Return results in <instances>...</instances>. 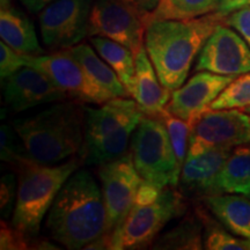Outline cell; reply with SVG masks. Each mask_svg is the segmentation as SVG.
Listing matches in <instances>:
<instances>
[{
  "instance_id": "cell-1",
  "label": "cell",
  "mask_w": 250,
  "mask_h": 250,
  "mask_svg": "<svg viewBox=\"0 0 250 250\" xmlns=\"http://www.w3.org/2000/svg\"><path fill=\"white\" fill-rule=\"evenodd\" d=\"M221 23H227V17L213 12L190 20L154 21L146 27L145 49L166 88L183 85L197 55Z\"/></svg>"
},
{
  "instance_id": "cell-2",
  "label": "cell",
  "mask_w": 250,
  "mask_h": 250,
  "mask_svg": "<svg viewBox=\"0 0 250 250\" xmlns=\"http://www.w3.org/2000/svg\"><path fill=\"white\" fill-rule=\"evenodd\" d=\"M46 229L67 249H85L107 233V212L102 191L92 174L74 171L49 210Z\"/></svg>"
},
{
  "instance_id": "cell-3",
  "label": "cell",
  "mask_w": 250,
  "mask_h": 250,
  "mask_svg": "<svg viewBox=\"0 0 250 250\" xmlns=\"http://www.w3.org/2000/svg\"><path fill=\"white\" fill-rule=\"evenodd\" d=\"M85 107L62 102L34 116L14 121L13 129L31 161L56 165L80 152Z\"/></svg>"
},
{
  "instance_id": "cell-4",
  "label": "cell",
  "mask_w": 250,
  "mask_h": 250,
  "mask_svg": "<svg viewBox=\"0 0 250 250\" xmlns=\"http://www.w3.org/2000/svg\"><path fill=\"white\" fill-rule=\"evenodd\" d=\"M144 112L136 100L115 98L99 108L85 107L81 158L86 165H103L124 155Z\"/></svg>"
},
{
  "instance_id": "cell-5",
  "label": "cell",
  "mask_w": 250,
  "mask_h": 250,
  "mask_svg": "<svg viewBox=\"0 0 250 250\" xmlns=\"http://www.w3.org/2000/svg\"><path fill=\"white\" fill-rule=\"evenodd\" d=\"M17 168L18 193L12 225L33 239L62 186L77 171L78 162L71 159L62 165H42L27 160Z\"/></svg>"
},
{
  "instance_id": "cell-6",
  "label": "cell",
  "mask_w": 250,
  "mask_h": 250,
  "mask_svg": "<svg viewBox=\"0 0 250 250\" xmlns=\"http://www.w3.org/2000/svg\"><path fill=\"white\" fill-rule=\"evenodd\" d=\"M131 154L144 180L165 188L179 184L181 168L164 120L144 115L131 139Z\"/></svg>"
},
{
  "instance_id": "cell-7",
  "label": "cell",
  "mask_w": 250,
  "mask_h": 250,
  "mask_svg": "<svg viewBox=\"0 0 250 250\" xmlns=\"http://www.w3.org/2000/svg\"><path fill=\"white\" fill-rule=\"evenodd\" d=\"M186 212L181 191L171 186L165 187L161 196L153 204L133 205L120 226L110 233L111 249H145L153 245L162 228L171 219Z\"/></svg>"
},
{
  "instance_id": "cell-8",
  "label": "cell",
  "mask_w": 250,
  "mask_h": 250,
  "mask_svg": "<svg viewBox=\"0 0 250 250\" xmlns=\"http://www.w3.org/2000/svg\"><path fill=\"white\" fill-rule=\"evenodd\" d=\"M250 143V116L239 109H211L193 122L188 155Z\"/></svg>"
},
{
  "instance_id": "cell-9",
  "label": "cell",
  "mask_w": 250,
  "mask_h": 250,
  "mask_svg": "<svg viewBox=\"0 0 250 250\" xmlns=\"http://www.w3.org/2000/svg\"><path fill=\"white\" fill-rule=\"evenodd\" d=\"M26 66L44 72L59 88L77 101L100 105L112 99L110 94L94 83L70 49L45 56L27 55Z\"/></svg>"
},
{
  "instance_id": "cell-10",
  "label": "cell",
  "mask_w": 250,
  "mask_h": 250,
  "mask_svg": "<svg viewBox=\"0 0 250 250\" xmlns=\"http://www.w3.org/2000/svg\"><path fill=\"white\" fill-rule=\"evenodd\" d=\"M143 15L122 0H95L88 22V36L112 40L136 56L145 46Z\"/></svg>"
},
{
  "instance_id": "cell-11",
  "label": "cell",
  "mask_w": 250,
  "mask_h": 250,
  "mask_svg": "<svg viewBox=\"0 0 250 250\" xmlns=\"http://www.w3.org/2000/svg\"><path fill=\"white\" fill-rule=\"evenodd\" d=\"M92 0H54L39 14L41 35L52 50L79 44L88 35Z\"/></svg>"
},
{
  "instance_id": "cell-12",
  "label": "cell",
  "mask_w": 250,
  "mask_h": 250,
  "mask_svg": "<svg viewBox=\"0 0 250 250\" xmlns=\"http://www.w3.org/2000/svg\"><path fill=\"white\" fill-rule=\"evenodd\" d=\"M99 179L107 212V233H111L132 208L143 177L130 153L100 165Z\"/></svg>"
},
{
  "instance_id": "cell-13",
  "label": "cell",
  "mask_w": 250,
  "mask_h": 250,
  "mask_svg": "<svg viewBox=\"0 0 250 250\" xmlns=\"http://www.w3.org/2000/svg\"><path fill=\"white\" fill-rule=\"evenodd\" d=\"M221 23L199 52L195 70L220 76H241L250 72V48L239 33Z\"/></svg>"
},
{
  "instance_id": "cell-14",
  "label": "cell",
  "mask_w": 250,
  "mask_h": 250,
  "mask_svg": "<svg viewBox=\"0 0 250 250\" xmlns=\"http://www.w3.org/2000/svg\"><path fill=\"white\" fill-rule=\"evenodd\" d=\"M235 78L208 71L197 72L180 88L173 90L166 110L193 124Z\"/></svg>"
},
{
  "instance_id": "cell-15",
  "label": "cell",
  "mask_w": 250,
  "mask_h": 250,
  "mask_svg": "<svg viewBox=\"0 0 250 250\" xmlns=\"http://www.w3.org/2000/svg\"><path fill=\"white\" fill-rule=\"evenodd\" d=\"M2 88L6 103L15 112L64 101L68 96L44 72L31 66H23L2 80Z\"/></svg>"
},
{
  "instance_id": "cell-16",
  "label": "cell",
  "mask_w": 250,
  "mask_h": 250,
  "mask_svg": "<svg viewBox=\"0 0 250 250\" xmlns=\"http://www.w3.org/2000/svg\"><path fill=\"white\" fill-rule=\"evenodd\" d=\"M232 148H211L188 155L180 175V189L188 195H215L217 180Z\"/></svg>"
},
{
  "instance_id": "cell-17",
  "label": "cell",
  "mask_w": 250,
  "mask_h": 250,
  "mask_svg": "<svg viewBox=\"0 0 250 250\" xmlns=\"http://www.w3.org/2000/svg\"><path fill=\"white\" fill-rule=\"evenodd\" d=\"M171 90L162 85L145 46L136 55L133 99L144 115L160 116L170 100Z\"/></svg>"
},
{
  "instance_id": "cell-18",
  "label": "cell",
  "mask_w": 250,
  "mask_h": 250,
  "mask_svg": "<svg viewBox=\"0 0 250 250\" xmlns=\"http://www.w3.org/2000/svg\"><path fill=\"white\" fill-rule=\"evenodd\" d=\"M203 199L206 208L227 229L250 240V198L239 193H215Z\"/></svg>"
},
{
  "instance_id": "cell-19",
  "label": "cell",
  "mask_w": 250,
  "mask_h": 250,
  "mask_svg": "<svg viewBox=\"0 0 250 250\" xmlns=\"http://www.w3.org/2000/svg\"><path fill=\"white\" fill-rule=\"evenodd\" d=\"M0 37L2 42L20 54L28 56L43 54L29 18L11 6L0 11Z\"/></svg>"
},
{
  "instance_id": "cell-20",
  "label": "cell",
  "mask_w": 250,
  "mask_h": 250,
  "mask_svg": "<svg viewBox=\"0 0 250 250\" xmlns=\"http://www.w3.org/2000/svg\"><path fill=\"white\" fill-rule=\"evenodd\" d=\"M78 62L83 65L87 74L103 90L115 98H131L120 78L112 68L96 54V50L88 44H77L70 48Z\"/></svg>"
},
{
  "instance_id": "cell-21",
  "label": "cell",
  "mask_w": 250,
  "mask_h": 250,
  "mask_svg": "<svg viewBox=\"0 0 250 250\" xmlns=\"http://www.w3.org/2000/svg\"><path fill=\"white\" fill-rule=\"evenodd\" d=\"M90 43L103 61L116 72L125 88L134 95V77H136V56L129 48L121 43L105 39V37L92 36Z\"/></svg>"
},
{
  "instance_id": "cell-22",
  "label": "cell",
  "mask_w": 250,
  "mask_h": 250,
  "mask_svg": "<svg viewBox=\"0 0 250 250\" xmlns=\"http://www.w3.org/2000/svg\"><path fill=\"white\" fill-rule=\"evenodd\" d=\"M218 193L250 196V147L240 145L230 152L217 180Z\"/></svg>"
},
{
  "instance_id": "cell-23",
  "label": "cell",
  "mask_w": 250,
  "mask_h": 250,
  "mask_svg": "<svg viewBox=\"0 0 250 250\" xmlns=\"http://www.w3.org/2000/svg\"><path fill=\"white\" fill-rule=\"evenodd\" d=\"M219 0H159L151 13L144 17L147 27L154 21L190 20L218 11Z\"/></svg>"
},
{
  "instance_id": "cell-24",
  "label": "cell",
  "mask_w": 250,
  "mask_h": 250,
  "mask_svg": "<svg viewBox=\"0 0 250 250\" xmlns=\"http://www.w3.org/2000/svg\"><path fill=\"white\" fill-rule=\"evenodd\" d=\"M154 249H183L196 250L202 249L201 224L195 218H187L159 237L153 243Z\"/></svg>"
},
{
  "instance_id": "cell-25",
  "label": "cell",
  "mask_w": 250,
  "mask_h": 250,
  "mask_svg": "<svg viewBox=\"0 0 250 250\" xmlns=\"http://www.w3.org/2000/svg\"><path fill=\"white\" fill-rule=\"evenodd\" d=\"M198 219L205 225L204 248L208 250H250V240L233 236L220 227L204 212L197 210Z\"/></svg>"
},
{
  "instance_id": "cell-26",
  "label": "cell",
  "mask_w": 250,
  "mask_h": 250,
  "mask_svg": "<svg viewBox=\"0 0 250 250\" xmlns=\"http://www.w3.org/2000/svg\"><path fill=\"white\" fill-rule=\"evenodd\" d=\"M250 107V72L237 76L219 94L211 109H245Z\"/></svg>"
},
{
  "instance_id": "cell-27",
  "label": "cell",
  "mask_w": 250,
  "mask_h": 250,
  "mask_svg": "<svg viewBox=\"0 0 250 250\" xmlns=\"http://www.w3.org/2000/svg\"><path fill=\"white\" fill-rule=\"evenodd\" d=\"M160 117L164 120L166 126H167L177 164H179V167L182 170V167L188 156V151H189V140L192 123L174 116L166 109L160 115Z\"/></svg>"
},
{
  "instance_id": "cell-28",
  "label": "cell",
  "mask_w": 250,
  "mask_h": 250,
  "mask_svg": "<svg viewBox=\"0 0 250 250\" xmlns=\"http://www.w3.org/2000/svg\"><path fill=\"white\" fill-rule=\"evenodd\" d=\"M14 129H11L8 125L2 124L0 130V156L1 160L13 164L14 166L21 165L22 162L30 160L27 156L19 136L14 134Z\"/></svg>"
},
{
  "instance_id": "cell-29",
  "label": "cell",
  "mask_w": 250,
  "mask_h": 250,
  "mask_svg": "<svg viewBox=\"0 0 250 250\" xmlns=\"http://www.w3.org/2000/svg\"><path fill=\"white\" fill-rule=\"evenodd\" d=\"M17 180L13 174H5L0 182V213L2 219H8L13 213L17 202Z\"/></svg>"
},
{
  "instance_id": "cell-30",
  "label": "cell",
  "mask_w": 250,
  "mask_h": 250,
  "mask_svg": "<svg viewBox=\"0 0 250 250\" xmlns=\"http://www.w3.org/2000/svg\"><path fill=\"white\" fill-rule=\"evenodd\" d=\"M26 56L15 51L5 42L0 43V76L6 79L15 72L26 66Z\"/></svg>"
},
{
  "instance_id": "cell-31",
  "label": "cell",
  "mask_w": 250,
  "mask_h": 250,
  "mask_svg": "<svg viewBox=\"0 0 250 250\" xmlns=\"http://www.w3.org/2000/svg\"><path fill=\"white\" fill-rule=\"evenodd\" d=\"M29 239L24 234L15 228L13 225L9 226L1 220L0 228V249L1 250H22L29 248Z\"/></svg>"
},
{
  "instance_id": "cell-32",
  "label": "cell",
  "mask_w": 250,
  "mask_h": 250,
  "mask_svg": "<svg viewBox=\"0 0 250 250\" xmlns=\"http://www.w3.org/2000/svg\"><path fill=\"white\" fill-rule=\"evenodd\" d=\"M227 24L242 36L250 48V6L237 9L228 15Z\"/></svg>"
},
{
  "instance_id": "cell-33",
  "label": "cell",
  "mask_w": 250,
  "mask_h": 250,
  "mask_svg": "<svg viewBox=\"0 0 250 250\" xmlns=\"http://www.w3.org/2000/svg\"><path fill=\"white\" fill-rule=\"evenodd\" d=\"M164 188L156 186V184L144 180L137 190L136 198H134L133 205H149L156 202L161 196Z\"/></svg>"
},
{
  "instance_id": "cell-34",
  "label": "cell",
  "mask_w": 250,
  "mask_h": 250,
  "mask_svg": "<svg viewBox=\"0 0 250 250\" xmlns=\"http://www.w3.org/2000/svg\"><path fill=\"white\" fill-rule=\"evenodd\" d=\"M247 6H250V0H219L217 12L224 17H228L233 12Z\"/></svg>"
},
{
  "instance_id": "cell-35",
  "label": "cell",
  "mask_w": 250,
  "mask_h": 250,
  "mask_svg": "<svg viewBox=\"0 0 250 250\" xmlns=\"http://www.w3.org/2000/svg\"><path fill=\"white\" fill-rule=\"evenodd\" d=\"M122 1L126 2L127 5L132 6L134 9L139 12L143 15V18L146 14L151 13L153 9L155 8V6L158 5L159 0H122Z\"/></svg>"
},
{
  "instance_id": "cell-36",
  "label": "cell",
  "mask_w": 250,
  "mask_h": 250,
  "mask_svg": "<svg viewBox=\"0 0 250 250\" xmlns=\"http://www.w3.org/2000/svg\"><path fill=\"white\" fill-rule=\"evenodd\" d=\"M54 0H21V2L24 5L29 12L33 13H37L41 12L46 5H49L50 2H52Z\"/></svg>"
},
{
  "instance_id": "cell-37",
  "label": "cell",
  "mask_w": 250,
  "mask_h": 250,
  "mask_svg": "<svg viewBox=\"0 0 250 250\" xmlns=\"http://www.w3.org/2000/svg\"><path fill=\"white\" fill-rule=\"evenodd\" d=\"M11 2H12V0H0V5H1V8L8 7V6H11Z\"/></svg>"
},
{
  "instance_id": "cell-38",
  "label": "cell",
  "mask_w": 250,
  "mask_h": 250,
  "mask_svg": "<svg viewBox=\"0 0 250 250\" xmlns=\"http://www.w3.org/2000/svg\"><path fill=\"white\" fill-rule=\"evenodd\" d=\"M245 111H247V112H248V114L250 115V107H249V108H247V109H245Z\"/></svg>"
},
{
  "instance_id": "cell-39",
  "label": "cell",
  "mask_w": 250,
  "mask_h": 250,
  "mask_svg": "<svg viewBox=\"0 0 250 250\" xmlns=\"http://www.w3.org/2000/svg\"><path fill=\"white\" fill-rule=\"evenodd\" d=\"M249 198H250V196H249Z\"/></svg>"
}]
</instances>
